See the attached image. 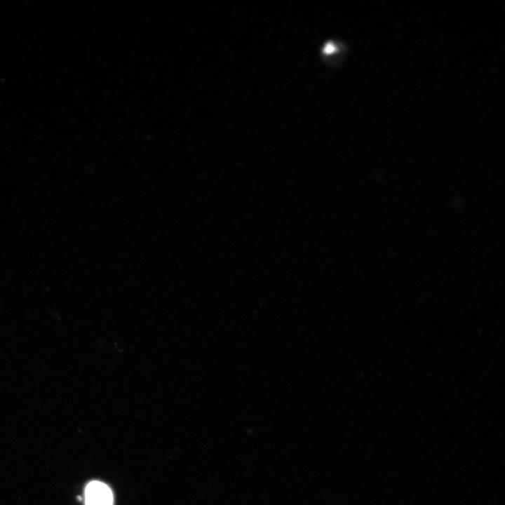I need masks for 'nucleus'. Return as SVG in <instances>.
<instances>
[{"label": "nucleus", "instance_id": "f257e3e1", "mask_svg": "<svg viewBox=\"0 0 505 505\" xmlns=\"http://www.w3.org/2000/svg\"><path fill=\"white\" fill-rule=\"evenodd\" d=\"M85 503L86 505H112V492L109 487L102 482H90L85 490Z\"/></svg>", "mask_w": 505, "mask_h": 505}]
</instances>
